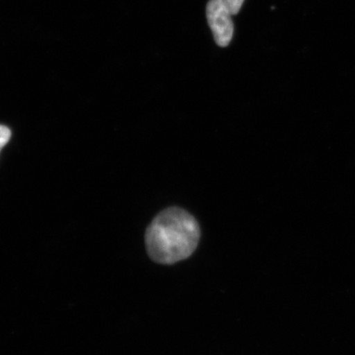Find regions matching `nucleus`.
I'll use <instances>...</instances> for the list:
<instances>
[{"mask_svg": "<svg viewBox=\"0 0 355 355\" xmlns=\"http://www.w3.org/2000/svg\"><path fill=\"white\" fill-rule=\"evenodd\" d=\"M200 234L198 221L187 211L176 207L167 208L146 229V250L155 263L174 264L193 254Z\"/></svg>", "mask_w": 355, "mask_h": 355, "instance_id": "nucleus-1", "label": "nucleus"}, {"mask_svg": "<svg viewBox=\"0 0 355 355\" xmlns=\"http://www.w3.org/2000/svg\"><path fill=\"white\" fill-rule=\"evenodd\" d=\"M232 13L220 0H210L207 6V19L215 42L220 47L227 46L234 34Z\"/></svg>", "mask_w": 355, "mask_h": 355, "instance_id": "nucleus-2", "label": "nucleus"}, {"mask_svg": "<svg viewBox=\"0 0 355 355\" xmlns=\"http://www.w3.org/2000/svg\"><path fill=\"white\" fill-rule=\"evenodd\" d=\"M232 15H237L241 10L244 0H220Z\"/></svg>", "mask_w": 355, "mask_h": 355, "instance_id": "nucleus-3", "label": "nucleus"}, {"mask_svg": "<svg viewBox=\"0 0 355 355\" xmlns=\"http://www.w3.org/2000/svg\"><path fill=\"white\" fill-rule=\"evenodd\" d=\"M11 137V131L6 126L0 125V150L6 146Z\"/></svg>", "mask_w": 355, "mask_h": 355, "instance_id": "nucleus-4", "label": "nucleus"}]
</instances>
